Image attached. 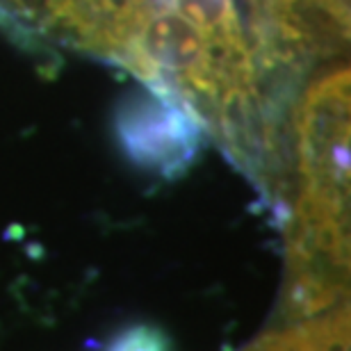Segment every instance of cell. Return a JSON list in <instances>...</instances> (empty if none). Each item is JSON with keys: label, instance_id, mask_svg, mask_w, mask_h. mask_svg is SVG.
Segmentation results:
<instances>
[{"label": "cell", "instance_id": "2", "mask_svg": "<svg viewBox=\"0 0 351 351\" xmlns=\"http://www.w3.org/2000/svg\"><path fill=\"white\" fill-rule=\"evenodd\" d=\"M167 0H0V21L27 37L94 55L132 71Z\"/></svg>", "mask_w": 351, "mask_h": 351}, {"label": "cell", "instance_id": "3", "mask_svg": "<svg viewBox=\"0 0 351 351\" xmlns=\"http://www.w3.org/2000/svg\"><path fill=\"white\" fill-rule=\"evenodd\" d=\"M112 351H160L158 340L153 335L146 333H132L128 338H123Z\"/></svg>", "mask_w": 351, "mask_h": 351}, {"label": "cell", "instance_id": "1", "mask_svg": "<svg viewBox=\"0 0 351 351\" xmlns=\"http://www.w3.org/2000/svg\"><path fill=\"white\" fill-rule=\"evenodd\" d=\"M249 37L280 108H297V87L319 62L349 46V0H249Z\"/></svg>", "mask_w": 351, "mask_h": 351}]
</instances>
